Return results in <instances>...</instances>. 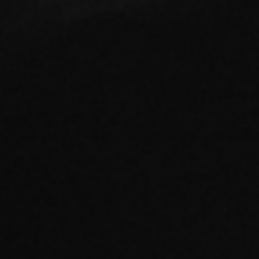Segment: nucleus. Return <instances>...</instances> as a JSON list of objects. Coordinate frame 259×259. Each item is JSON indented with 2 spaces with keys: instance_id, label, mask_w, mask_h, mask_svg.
<instances>
[]
</instances>
